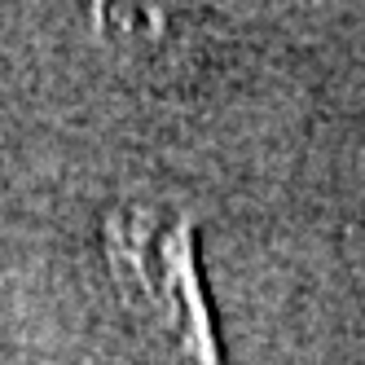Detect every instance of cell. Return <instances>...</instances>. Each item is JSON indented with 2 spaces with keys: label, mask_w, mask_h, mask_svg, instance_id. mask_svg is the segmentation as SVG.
<instances>
[{
  "label": "cell",
  "mask_w": 365,
  "mask_h": 365,
  "mask_svg": "<svg viewBox=\"0 0 365 365\" xmlns=\"http://www.w3.org/2000/svg\"><path fill=\"white\" fill-rule=\"evenodd\" d=\"M101 251L128 317L168 365H225L198 269V225L185 207L115 202L101 220Z\"/></svg>",
  "instance_id": "obj_1"
}]
</instances>
